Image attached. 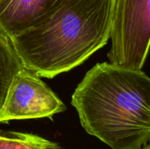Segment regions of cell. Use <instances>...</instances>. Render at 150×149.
<instances>
[{
  "label": "cell",
  "mask_w": 150,
  "mask_h": 149,
  "mask_svg": "<svg viewBox=\"0 0 150 149\" xmlns=\"http://www.w3.org/2000/svg\"><path fill=\"white\" fill-rule=\"evenodd\" d=\"M23 65L9 38L0 32V109L6 98L11 83Z\"/></svg>",
  "instance_id": "6"
},
{
  "label": "cell",
  "mask_w": 150,
  "mask_h": 149,
  "mask_svg": "<svg viewBox=\"0 0 150 149\" xmlns=\"http://www.w3.org/2000/svg\"><path fill=\"white\" fill-rule=\"evenodd\" d=\"M141 149H150V141L147 145H145L144 147H142Z\"/></svg>",
  "instance_id": "8"
},
{
  "label": "cell",
  "mask_w": 150,
  "mask_h": 149,
  "mask_svg": "<svg viewBox=\"0 0 150 149\" xmlns=\"http://www.w3.org/2000/svg\"><path fill=\"white\" fill-rule=\"evenodd\" d=\"M71 104L86 133L112 149H141L150 141V77L142 69L98 63Z\"/></svg>",
  "instance_id": "1"
},
{
  "label": "cell",
  "mask_w": 150,
  "mask_h": 149,
  "mask_svg": "<svg viewBox=\"0 0 150 149\" xmlns=\"http://www.w3.org/2000/svg\"><path fill=\"white\" fill-rule=\"evenodd\" d=\"M62 0H0V31L11 38L47 18Z\"/></svg>",
  "instance_id": "5"
},
{
  "label": "cell",
  "mask_w": 150,
  "mask_h": 149,
  "mask_svg": "<svg viewBox=\"0 0 150 149\" xmlns=\"http://www.w3.org/2000/svg\"><path fill=\"white\" fill-rule=\"evenodd\" d=\"M114 0H62L40 24L10 38L24 68L53 78L81 65L110 39Z\"/></svg>",
  "instance_id": "2"
},
{
  "label": "cell",
  "mask_w": 150,
  "mask_h": 149,
  "mask_svg": "<svg viewBox=\"0 0 150 149\" xmlns=\"http://www.w3.org/2000/svg\"><path fill=\"white\" fill-rule=\"evenodd\" d=\"M0 32H1V31H0Z\"/></svg>",
  "instance_id": "9"
},
{
  "label": "cell",
  "mask_w": 150,
  "mask_h": 149,
  "mask_svg": "<svg viewBox=\"0 0 150 149\" xmlns=\"http://www.w3.org/2000/svg\"><path fill=\"white\" fill-rule=\"evenodd\" d=\"M57 143L40 136L0 130V149H59Z\"/></svg>",
  "instance_id": "7"
},
{
  "label": "cell",
  "mask_w": 150,
  "mask_h": 149,
  "mask_svg": "<svg viewBox=\"0 0 150 149\" xmlns=\"http://www.w3.org/2000/svg\"><path fill=\"white\" fill-rule=\"evenodd\" d=\"M109 62L142 69L150 50V0H114Z\"/></svg>",
  "instance_id": "3"
},
{
  "label": "cell",
  "mask_w": 150,
  "mask_h": 149,
  "mask_svg": "<svg viewBox=\"0 0 150 149\" xmlns=\"http://www.w3.org/2000/svg\"><path fill=\"white\" fill-rule=\"evenodd\" d=\"M65 110L63 102L40 76L23 67L13 78L0 109V123L52 118Z\"/></svg>",
  "instance_id": "4"
}]
</instances>
